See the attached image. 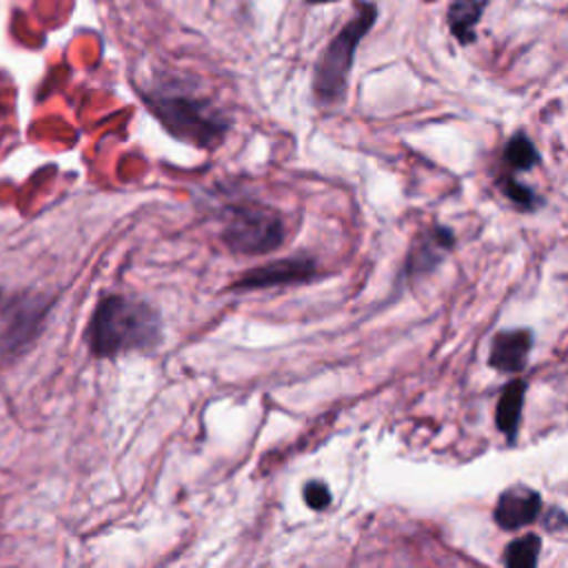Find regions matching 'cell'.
I'll return each mask as SVG.
<instances>
[{
    "label": "cell",
    "mask_w": 568,
    "mask_h": 568,
    "mask_svg": "<svg viewBox=\"0 0 568 568\" xmlns=\"http://www.w3.org/2000/svg\"><path fill=\"white\" fill-rule=\"evenodd\" d=\"M162 339V320L155 306L129 295H106L98 302L87 342L93 355L111 357L129 351H149Z\"/></svg>",
    "instance_id": "cell-1"
},
{
    "label": "cell",
    "mask_w": 568,
    "mask_h": 568,
    "mask_svg": "<svg viewBox=\"0 0 568 568\" xmlns=\"http://www.w3.org/2000/svg\"><path fill=\"white\" fill-rule=\"evenodd\" d=\"M144 100L164 129L189 144L213 149L226 138L229 118L224 111L186 82L164 80L151 87Z\"/></svg>",
    "instance_id": "cell-2"
},
{
    "label": "cell",
    "mask_w": 568,
    "mask_h": 568,
    "mask_svg": "<svg viewBox=\"0 0 568 568\" xmlns=\"http://www.w3.org/2000/svg\"><path fill=\"white\" fill-rule=\"evenodd\" d=\"M375 18H377V7L373 2H362L357 13L326 44L313 73V93L317 102L322 104L342 102L348 87V75L353 69L357 44L368 33Z\"/></svg>",
    "instance_id": "cell-3"
},
{
    "label": "cell",
    "mask_w": 568,
    "mask_h": 568,
    "mask_svg": "<svg viewBox=\"0 0 568 568\" xmlns=\"http://www.w3.org/2000/svg\"><path fill=\"white\" fill-rule=\"evenodd\" d=\"M284 235H286L284 220L280 217L277 211L268 206L242 202L224 211L222 240L235 253H244V255L268 253L282 246Z\"/></svg>",
    "instance_id": "cell-4"
},
{
    "label": "cell",
    "mask_w": 568,
    "mask_h": 568,
    "mask_svg": "<svg viewBox=\"0 0 568 568\" xmlns=\"http://www.w3.org/2000/svg\"><path fill=\"white\" fill-rule=\"evenodd\" d=\"M317 266L313 257L297 255V257H284L264 266H257L253 271H246L237 282L235 288L251 291V288H268V286H282V284H300L308 282L315 275Z\"/></svg>",
    "instance_id": "cell-5"
},
{
    "label": "cell",
    "mask_w": 568,
    "mask_h": 568,
    "mask_svg": "<svg viewBox=\"0 0 568 568\" xmlns=\"http://www.w3.org/2000/svg\"><path fill=\"white\" fill-rule=\"evenodd\" d=\"M541 495L526 484L508 486L493 508V519L501 530H519L541 515Z\"/></svg>",
    "instance_id": "cell-6"
},
{
    "label": "cell",
    "mask_w": 568,
    "mask_h": 568,
    "mask_svg": "<svg viewBox=\"0 0 568 568\" xmlns=\"http://www.w3.org/2000/svg\"><path fill=\"white\" fill-rule=\"evenodd\" d=\"M532 348V333L528 328H510L495 333L488 353V366L499 373H521Z\"/></svg>",
    "instance_id": "cell-7"
},
{
    "label": "cell",
    "mask_w": 568,
    "mask_h": 568,
    "mask_svg": "<svg viewBox=\"0 0 568 568\" xmlns=\"http://www.w3.org/2000/svg\"><path fill=\"white\" fill-rule=\"evenodd\" d=\"M455 246V233L446 226H433L422 235V242H417L410 248V255L406 260V273L417 275L435 268L444 253H448Z\"/></svg>",
    "instance_id": "cell-8"
},
{
    "label": "cell",
    "mask_w": 568,
    "mask_h": 568,
    "mask_svg": "<svg viewBox=\"0 0 568 568\" xmlns=\"http://www.w3.org/2000/svg\"><path fill=\"white\" fill-rule=\"evenodd\" d=\"M526 379L515 377L513 382H508L497 399V408H495V426L499 433H504V437L513 444L517 439V430H519V422H521V410H524V399H526Z\"/></svg>",
    "instance_id": "cell-9"
},
{
    "label": "cell",
    "mask_w": 568,
    "mask_h": 568,
    "mask_svg": "<svg viewBox=\"0 0 568 568\" xmlns=\"http://www.w3.org/2000/svg\"><path fill=\"white\" fill-rule=\"evenodd\" d=\"M488 0H455L448 11V24L453 36L462 42L468 44L475 40V24L479 22L484 7Z\"/></svg>",
    "instance_id": "cell-10"
},
{
    "label": "cell",
    "mask_w": 568,
    "mask_h": 568,
    "mask_svg": "<svg viewBox=\"0 0 568 568\" xmlns=\"http://www.w3.org/2000/svg\"><path fill=\"white\" fill-rule=\"evenodd\" d=\"M539 552H541V539L535 532L521 535L517 539H513L504 555H501V564L508 568H532L539 561Z\"/></svg>",
    "instance_id": "cell-11"
},
{
    "label": "cell",
    "mask_w": 568,
    "mask_h": 568,
    "mask_svg": "<svg viewBox=\"0 0 568 568\" xmlns=\"http://www.w3.org/2000/svg\"><path fill=\"white\" fill-rule=\"evenodd\" d=\"M504 162L510 166V171H528L539 164V151L535 142L524 133L517 131L510 135L506 149H504Z\"/></svg>",
    "instance_id": "cell-12"
},
{
    "label": "cell",
    "mask_w": 568,
    "mask_h": 568,
    "mask_svg": "<svg viewBox=\"0 0 568 568\" xmlns=\"http://www.w3.org/2000/svg\"><path fill=\"white\" fill-rule=\"evenodd\" d=\"M499 189L504 191V195H506L515 206H519V209H524V211H535V209L541 204L539 195H537L528 184L519 182L515 175H501Z\"/></svg>",
    "instance_id": "cell-13"
},
{
    "label": "cell",
    "mask_w": 568,
    "mask_h": 568,
    "mask_svg": "<svg viewBox=\"0 0 568 568\" xmlns=\"http://www.w3.org/2000/svg\"><path fill=\"white\" fill-rule=\"evenodd\" d=\"M304 497H306V504L315 510H322L331 504V490L326 484L322 481H311L304 486Z\"/></svg>",
    "instance_id": "cell-14"
},
{
    "label": "cell",
    "mask_w": 568,
    "mask_h": 568,
    "mask_svg": "<svg viewBox=\"0 0 568 568\" xmlns=\"http://www.w3.org/2000/svg\"><path fill=\"white\" fill-rule=\"evenodd\" d=\"M544 528L550 530V532H559V530H566L568 528V515L561 510V508H550L544 517Z\"/></svg>",
    "instance_id": "cell-15"
},
{
    "label": "cell",
    "mask_w": 568,
    "mask_h": 568,
    "mask_svg": "<svg viewBox=\"0 0 568 568\" xmlns=\"http://www.w3.org/2000/svg\"><path fill=\"white\" fill-rule=\"evenodd\" d=\"M308 4H324V2H335V0H304Z\"/></svg>",
    "instance_id": "cell-16"
}]
</instances>
